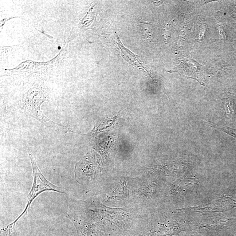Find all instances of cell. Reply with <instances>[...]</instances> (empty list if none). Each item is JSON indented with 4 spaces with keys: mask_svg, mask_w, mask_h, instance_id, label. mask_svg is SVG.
<instances>
[{
    "mask_svg": "<svg viewBox=\"0 0 236 236\" xmlns=\"http://www.w3.org/2000/svg\"><path fill=\"white\" fill-rule=\"evenodd\" d=\"M47 100L44 90L39 88H32L28 91L23 99V110L27 115L36 119L46 127L61 126L50 120L41 111V105Z\"/></svg>",
    "mask_w": 236,
    "mask_h": 236,
    "instance_id": "7a4b0ae2",
    "label": "cell"
},
{
    "mask_svg": "<svg viewBox=\"0 0 236 236\" xmlns=\"http://www.w3.org/2000/svg\"><path fill=\"white\" fill-rule=\"evenodd\" d=\"M30 157L32 163L34 177L33 186L28 195L27 203L22 214H21L14 222H11L6 227L2 230V232L8 231V234H9L15 230L14 227L16 222L19 220L21 217H22L26 212H27L28 208L30 207L32 203L39 194L45 191H54L60 193L66 194L65 192L62 191L61 188L55 186L52 183H50L42 175V172L38 168L33 157L31 154H30Z\"/></svg>",
    "mask_w": 236,
    "mask_h": 236,
    "instance_id": "6da1fadb",
    "label": "cell"
}]
</instances>
